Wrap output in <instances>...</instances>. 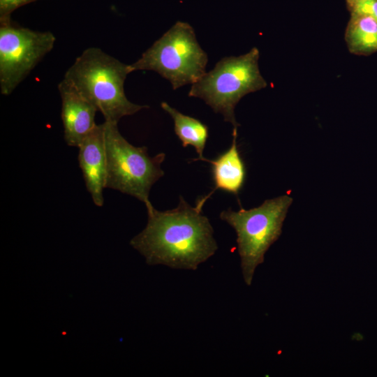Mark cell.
I'll use <instances>...</instances> for the list:
<instances>
[{"label": "cell", "instance_id": "5bb4252c", "mask_svg": "<svg viewBox=\"0 0 377 377\" xmlns=\"http://www.w3.org/2000/svg\"><path fill=\"white\" fill-rule=\"evenodd\" d=\"M352 7L353 15L370 16L377 20V0H361Z\"/></svg>", "mask_w": 377, "mask_h": 377}, {"label": "cell", "instance_id": "30bf717a", "mask_svg": "<svg viewBox=\"0 0 377 377\" xmlns=\"http://www.w3.org/2000/svg\"><path fill=\"white\" fill-rule=\"evenodd\" d=\"M232 141L230 148L214 159L203 158L202 161L212 165L214 189L205 197L198 200L196 206L202 209L205 201L215 191L219 189L237 195L246 179V167L237 145V128L232 131Z\"/></svg>", "mask_w": 377, "mask_h": 377}, {"label": "cell", "instance_id": "7c38bea8", "mask_svg": "<svg viewBox=\"0 0 377 377\" xmlns=\"http://www.w3.org/2000/svg\"><path fill=\"white\" fill-rule=\"evenodd\" d=\"M346 40L353 53L364 54L377 51V20L370 16L353 15Z\"/></svg>", "mask_w": 377, "mask_h": 377}, {"label": "cell", "instance_id": "3957f363", "mask_svg": "<svg viewBox=\"0 0 377 377\" xmlns=\"http://www.w3.org/2000/svg\"><path fill=\"white\" fill-rule=\"evenodd\" d=\"M259 51L256 47L239 57L219 60L214 68L206 72L189 90L188 96L202 99L226 121L234 127L235 108L245 95L265 88L267 84L258 67Z\"/></svg>", "mask_w": 377, "mask_h": 377}, {"label": "cell", "instance_id": "6da1fadb", "mask_svg": "<svg viewBox=\"0 0 377 377\" xmlns=\"http://www.w3.org/2000/svg\"><path fill=\"white\" fill-rule=\"evenodd\" d=\"M147 223L130 242L149 265L195 270L218 249L214 230L201 209L180 196L177 207L158 211L146 206Z\"/></svg>", "mask_w": 377, "mask_h": 377}, {"label": "cell", "instance_id": "52a82bcc", "mask_svg": "<svg viewBox=\"0 0 377 377\" xmlns=\"http://www.w3.org/2000/svg\"><path fill=\"white\" fill-rule=\"evenodd\" d=\"M56 37L8 24L0 26V89L10 95L54 47Z\"/></svg>", "mask_w": 377, "mask_h": 377}, {"label": "cell", "instance_id": "8992f818", "mask_svg": "<svg viewBox=\"0 0 377 377\" xmlns=\"http://www.w3.org/2000/svg\"><path fill=\"white\" fill-rule=\"evenodd\" d=\"M207 53L193 28L178 21L130 65L131 71H153L168 80L173 89L196 82L205 73Z\"/></svg>", "mask_w": 377, "mask_h": 377}, {"label": "cell", "instance_id": "9c48e42d", "mask_svg": "<svg viewBox=\"0 0 377 377\" xmlns=\"http://www.w3.org/2000/svg\"><path fill=\"white\" fill-rule=\"evenodd\" d=\"M58 89L64 140L68 146L78 147L97 126L95 116L98 110L63 81L59 83Z\"/></svg>", "mask_w": 377, "mask_h": 377}, {"label": "cell", "instance_id": "9a60e30c", "mask_svg": "<svg viewBox=\"0 0 377 377\" xmlns=\"http://www.w3.org/2000/svg\"><path fill=\"white\" fill-rule=\"evenodd\" d=\"M351 6H353L355 3L361 1V0H348Z\"/></svg>", "mask_w": 377, "mask_h": 377}, {"label": "cell", "instance_id": "ba28073f", "mask_svg": "<svg viewBox=\"0 0 377 377\" xmlns=\"http://www.w3.org/2000/svg\"><path fill=\"white\" fill-rule=\"evenodd\" d=\"M78 162L87 191L98 207L104 204L107 164L103 124H98L78 147Z\"/></svg>", "mask_w": 377, "mask_h": 377}, {"label": "cell", "instance_id": "8fae6325", "mask_svg": "<svg viewBox=\"0 0 377 377\" xmlns=\"http://www.w3.org/2000/svg\"><path fill=\"white\" fill-rule=\"evenodd\" d=\"M161 106L172 118L175 134L180 140L182 146L184 147L188 145L193 147L199 156L194 160L202 161L209 135L208 126L199 119L179 112L166 102H162Z\"/></svg>", "mask_w": 377, "mask_h": 377}, {"label": "cell", "instance_id": "7a4b0ae2", "mask_svg": "<svg viewBox=\"0 0 377 377\" xmlns=\"http://www.w3.org/2000/svg\"><path fill=\"white\" fill-rule=\"evenodd\" d=\"M131 72L129 64L91 47L75 59L61 81L91 103L105 121L118 123L122 117L149 108L132 103L125 94L124 82Z\"/></svg>", "mask_w": 377, "mask_h": 377}, {"label": "cell", "instance_id": "4fadbf2b", "mask_svg": "<svg viewBox=\"0 0 377 377\" xmlns=\"http://www.w3.org/2000/svg\"><path fill=\"white\" fill-rule=\"evenodd\" d=\"M36 0H0L1 24L10 22V15L17 8Z\"/></svg>", "mask_w": 377, "mask_h": 377}, {"label": "cell", "instance_id": "277c9868", "mask_svg": "<svg viewBox=\"0 0 377 377\" xmlns=\"http://www.w3.org/2000/svg\"><path fill=\"white\" fill-rule=\"evenodd\" d=\"M292 202L291 197L283 195L250 209L241 207L238 211L228 209L221 212V219L236 232L242 272L247 286L251 284L256 269L263 263L265 253L281 235Z\"/></svg>", "mask_w": 377, "mask_h": 377}, {"label": "cell", "instance_id": "5b68a950", "mask_svg": "<svg viewBox=\"0 0 377 377\" xmlns=\"http://www.w3.org/2000/svg\"><path fill=\"white\" fill-rule=\"evenodd\" d=\"M118 123L104 121L103 133L107 164L106 188L130 195L145 206L152 186L164 175V153L151 156L146 147H135L120 133Z\"/></svg>", "mask_w": 377, "mask_h": 377}]
</instances>
